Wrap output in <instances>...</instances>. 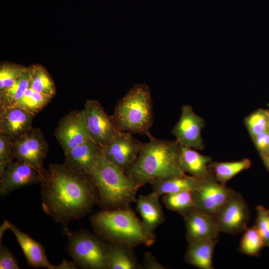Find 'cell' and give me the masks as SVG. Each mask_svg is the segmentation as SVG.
I'll list each match as a JSON object with an SVG mask.
<instances>
[{
	"label": "cell",
	"instance_id": "1",
	"mask_svg": "<svg viewBox=\"0 0 269 269\" xmlns=\"http://www.w3.org/2000/svg\"><path fill=\"white\" fill-rule=\"evenodd\" d=\"M40 184L43 211L63 226L84 217L98 201L97 189L90 175L65 162L49 164Z\"/></svg>",
	"mask_w": 269,
	"mask_h": 269
},
{
	"label": "cell",
	"instance_id": "2",
	"mask_svg": "<svg viewBox=\"0 0 269 269\" xmlns=\"http://www.w3.org/2000/svg\"><path fill=\"white\" fill-rule=\"evenodd\" d=\"M149 141L143 143L139 154L126 172L140 187L152 182L185 174L180 158L181 145L176 141L159 139L150 134Z\"/></svg>",
	"mask_w": 269,
	"mask_h": 269
},
{
	"label": "cell",
	"instance_id": "3",
	"mask_svg": "<svg viewBox=\"0 0 269 269\" xmlns=\"http://www.w3.org/2000/svg\"><path fill=\"white\" fill-rule=\"evenodd\" d=\"M96 234L104 240L130 247L150 246L155 240L153 232L129 207L104 209L90 218Z\"/></svg>",
	"mask_w": 269,
	"mask_h": 269
},
{
	"label": "cell",
	"instance_id": "4",
	"mask_svg": "<svg viewBox=\"0 0 269 269\" xmlns=\"http://www.w3.org/2000/svg\"><path fill=\"white\" fill-rule=\"evenodd\" d=\"M91 176L98 193V202L104 209L129 207L136 201L140 187L127 174L107 161L101 155Z\"/></svg>",
	"mask_w": 269,
	"mask_h": 269
},
{
	"label": "cell",
	"instance_id": "5",
	"mask_svg": "<svg viewBox=\"0 0 269 269\" xmlns=\"http://www.w3.org/2000/svg\"><path fill=\"white\" fill-rule=\"evenodd\" d=\"M153 116L148 87L136 84L117 102L111 117L120 131L148 136Z\"/></svg>",
	"mask_w": 269,
	"mask_h": 269
},
{
	"label": "cell",
	"instance_id": "6",
	"mask_svg": "<svg viewBox=\"0 0 269 269\" xmlns=\"http://www.w3.org/2000/svg\"><path fill=\"white\" fill-rule=\"evenodd\" d=\"M68 240L67 251L76 265L83 269H108L107 244L97 234L80 230L72 232L64 226Z\"/></svg>",
	"mask_w": 269,
	"mask_h": 269
},
{
	"label": "cell",
	"instance_id": "7",
	"mask_svg": "<svg viewBox=\"0 0 269 269\" xmlns=\"http://www.w3.org/2000/svg\"><path fill=\"white\" fill-rule=\"evenodd\" d=\"M48 148L42 131L32 127L26 134L13 140V156L17 161L34 167L42 174L45 170L43 162Z\"/></svg>",
	"mask_w": 269,
	"mask_h": 269
},
{
	"label": "cell",
	"instance_id": "8",
	"mask_svg": "<svg viewBox=\"0 0 269 269\" xmlns=\"http://www.w3.org/2000/svg\"><path fill=\"white\" fill-rule=\"evenodd\" d=\"M236 192L218 182L212 175L199 179L196 187L191 191L195 208L213 217Z\"/></svg>",
	"mask_w": 269,
	"mask_h": 269
},
{
	"label": "cell",
	"instance_id": "9",
	"mask_svg": "<svg viewBox=\"0 0 269 269\" xmlns=\"http://www.w3.org/2000/svg\"><path fill=\"white\" fill-rule=\"evenodd\" d=\"M83 111L91 139L100 147L107 145L121 132L98 101L87 100Z\"/></svg>",
	"mask_w": 269,
	"mask_h": 269
},
{
	"label": "cell",
	"instance_id": "10",
	"mask_svg": "<svg viewBox=\"0 0 269 269\" xmlns=\"http://www.w3.org/2000/svg\"><path fill=\"white\" fill-rule=\"evenodd\" d=\"M213 218L220 232L234 235L248 228L250 211L243 196L236 192Z\"/></svg>",
	"mask_w": 269,
	"mask_h": 269
},
{
	"label": "cell",
	"instance_id": "11",
	"mask_svg": "<svg viewBox=\"0 0 269 269\" xmlns=\"http://www.w3.org/2000/svg\"><path fill=\"white\" fill-rule=\"evenodd\" d=\"M142 144L131 133L121 132L107 145L100 148L107 161L126 173L136 159Z\"/></svg>",
	"mask_w": 269,
	"mask_h": 269
},
{
	"label": "cell",
	"instance_id": "12",
	"mask_svg": "<svg viewBox=\"0 0 269 269\" xmlns=\"http://www.w3.org/2000/svg\"><path fill=\"white\" fill-rule=\"evenodd\" d=\"M54 135L64 153L91 139L83 110H73L63 117Z\"/></svg>",
	"mask_w": 269,
	"mask_h": 269
},
{
	"label": "cell",
	"instance_id": "13",
	"mask_svg": "<svg viewBox=\"0 0 269 269\" xmlns=\"http://www.w3.org/2000/svg\"><path fill=\"white\" fill-rule=\"evenodd\" d=\"M206 122L190 105L182 107L180 118L172 130L176 140L182 146L203 150L205 145L201 131Z\"/></svg>",
	"mask_w": 269,
	"mask_h": 269
},
{
	"label": "cell",
	"instance_id": "14",
	"mask_svg": "<svg viewBox=\"0 0 269 269\" xmlns=\"http://www.w3.org/2000/svg\"><path fill=\"white\" fill-rule=\"evenodd\" d=\"M7 228L14 235L29 266L34 268L48 269H75L77 267L74 262L63 260L58 265H52L48 261L42 245L28 234L20 230L14 224L5 220Z\"/></svg>",
	"mask_w": 269,
	"mask_h": 269
},
{
	"label": "cell",
	"instance_id": "15",
	"mask_svg": "<svg viewBox=\"0 0 269 269\" xmlns=\"http://www.w3.org/2000/svg\"><path fill=\"white\" fill-rule=\"evenodd\" d=\"M42 174L34 167L13 160L0 175V194L6 196L17 189L40 183Z\"/></svg>",
	"mask_w": 269,
	"mask_h": 269
},
{
	"label": "cell",
	"instance_id": "16",
	"mask_svg": "<svg viewBox=\"0 0 269 269\" xmlns=\"http://www.w3.org/2000/svg\"><path fill=\"white\" fill-rule=\"evenodd\" d=\"M34 116L18 107L0 106V133L14 140L31 128Z\"/></svg>",
	"mask_w": 269,
	"mask_h": 269
},
{
	"label": "cell",
	"instance_id": "17",
	"mask_svg": "<svg viewBox=\"0 0 269 269\" xmlns=\"http://www.w3.org/2000/svg\"><path fill=\"white\" fill-rule=\"evenodd\" d=\"M187 241L218 239L220 231L211 215L195 208L183 216Z\"/></svg>",
	"mask_w": 269,
	"mask_h": 269
},
{
	"label": "cell",
	"instance_id": "18",
	"mask_svg": "<svg viewBox=\"0 0 269 269\" xmlns=\"http://www.w3.org/2000/svg\"><path fill=\"white\" fill-rule=\"evenodd\" d=\"M101 155V148L90 139L64 153L65 162L78 171L90 175Z\"/></svg>",
	"mask_w": 269,
	"mask_h": 269
},
{
	"label": "cell",
	"instance_id": "19",
	"mask_svg": "<svg viewBox=\"0 0 269 269\" xmlns=\"http://www.w3.org/2000/svg\"><path fill=\"white\" fill-rule=\"evenodd\" d=\"M218 239H201L188 241L184 259L200 269H214L213 255Z\"/></svg>",
	"mask_w": 269,
	"mask_h": 269
},
{
	"label": "cell",
	"instance_id": "20",
	"mask_svg": "<svg viewBox=\"0 0 269 269\" xmlns=\"http://www.w3.org/2000/svg\"><path fill=\"white\" fill-rule=\"evenodd\" d=\"M212 162L211 156L201 154L192 148L181 145L180 164L185 174L198 179L209 176L212 175L209 167Z\"/></svg>",
	"mask_w": 269,
	"mask_h": 269
},
{
	"label": "cell",
	"instance_id": "21",
	"mask_svg": "<svg viewBox=\"0 0 269 269\" xmlns=\"http://www.w3.org/2000/svg\"><path fill=\"white\" fill-rule=\"evenodd\" d=\"M159 197L158 194L152 191L149 194L140 195L136 200V209L142 221L152 232L164 220Z\"/></svg>",
	"mask_w": 269,
	"mask_h": 269
},
{
	"label": "cell",
	"instance_id": "22",
	"mask_svg": "<svg viewBox=\"0 0 269 269\" xmlns=\"http://www.w3.org/2000/svg\"><path fill=\"white\" fill-rule=\"evenodd\" d=\"M130 247L115 243L107 244L106 262L109 269H137L138 264Z\"/></svg>",
	"mask_w": 269,
	"mask_h": 269
},
{
	"label": "cell",
	"instance_id": "23",
	"mask_svg": "<svg viewBox=\"0 0 269 269\" xmlns=\"http://www.w3.org/2000/svg\"><path fill=\"white\" fill-rule=\"evenodd\" d=\"M199 179L185 174L152 182L153 192L159 196L183 191H192L196 187Z\"/></svg>",
	"mask_w": 269,
	"mask_h": 269
},
{
	"label": "cell",
	"instance_id": "24",
	"mask_svg": "<svg viewBox=\"0 0 269 269\" xmlns=\"http://www.w3.org/2000/svg\"><path fill=\"white\" fill-rule=\"evenodd\" d=\"M251 165V160L245 158L234 161H212L210 164L209 167L214 178L219 183L226 185L234 176L249 169Z\"/></svg>",
	"mask_w": 269,
	"mask_h": 269
},
{
	"label": "cell",
	"instance_id": "25",
	"mask_svg": "<svg viewBox=\"0 0 269 269\" xmlns=\"http://www.w3.org/2000/svg\"><path fill=\"white\" fill-rule=\"evenodd\" d=\"M32 72L31 66L9 88L0 92V106L8 107L14 105L29 88Z\"/></svg>",
	"mask_w": 269,
	"mask_h": 269
},
{
	"label": "cell",
	"instance_id": "26",
	"mask_svg": "<svg viewBox=\"0 0 269 269\" xmlns=\"http://www.w3.org/2000/svg\"><path fill=\"white\" fill-rule=\"evenodd\" d=\"M29 82V88L34 91L53 97L56 94L54 82L48 71L42 66L33 65Z\"/></svg>",
	"mask_w": 269,
	"mask_h": 269
},
{
	"label": "cell",
	"instance_id": "27",
	"mask_svg": "<svg viewBox=\"0 0 269 269\" xmlns=\"http://www.w3.org/2000/svg\"><path fill=\"white\" fill-rule=\"evenodd\" d=\"M162 201L167 208L183 216L195 208L191 191L164 194Z\"/></svg>",
	"mask_w": 269,
	"mask_h": 269
},
{
	"label": "cell",
	"instance_id": "28",
	"mask_svg": "<svg viewBox=\"0 0 269 269\" xmlns=\"http://www.w3.org/2000/svg\"><path fill=\"white\" fill-rule=\"evenodd\" d=\"M265 246L263 240L255 225L244 231L239 246L242 254L250 256H258Z\"/></svg>",
	"mask_w": 269,
	"mask_h": 269
},
{
	"label": "cell",
	"instance_id": "29",
	"mask_svg": "<svg viewBox=\"0 0 269 269\" xmlns=\"http://www.w3.org/2000/svg\"><path fill=\"white\" fill-rule=\"evenodd\" d=\"M52 97L34 91L28 88L23 96L13 106L18 107L36 115L51 101Z\"/></svg>",
	"mask_w": 269,
	"mask_h": 269
},
{
	"label": "cell",
	"instance_id": "30",
	"mask_svg": "<svg viewBox=\"0 0 269 269\" xmlns=\"http://www.w3.org/2000/svg\"><path fill=\"white\" fill-rule=\"evenodd\" d=\"M28 67L11 62H3L0 66V92L11 86Z\"/></svg>",
	"mask_w": 269,
	"mask_h": 269
},
{
	"label": "cell",
	"instance_id": "31",
	"mask_svg": "<svg viewBox=\"0 0 269 269\" xmlns=\"http://www.w3.org/2000/svg\"><path fill=\"white\" fill-rule=\"evenodd\" d=\"M244 123L252 139L260 132L269 129L268 115L264 109H258L247 116Z\"/></svg>",
	"mask_w": 269,
	"mask_h": 269
},
{
	"label": "cell",
	"instance_id": "32",
	"mask_svg": "<svg viewBox=\"0 0 269 269\" xmlns=\"http://www.w3.org/2000/svg\"><path fill=\"white\" fill-rule=\"evenodd\" d=\"M256 226L265 245L269 248V209L261 205L257 206Z\"/></svg>",
	"mask_w": 269,
	"mask_h": 269
},
{
	"label": "cell",
	"instance_id": "33",
	"mask_svg": "<svg viewBox=\"0 0 269 269\" xmlns=\"http://www.w3.org/2000/svg\"><path fill=\"white\" fill-rule=\"evenodd\" d=\"M13 141L10 137L0 133V175L4 171L7 165L13 160Z\"/></svg>",
	"mask_w": 269,
	"mask_h": 269
},
{
	"label": "cell",
	"instance_id": "34",
	"mask_svg": "<svg viewBox=\"0 0 269 269\" xmlns=\"http://www.w3.org/2000/svg\"><path fill=\"white\" fill-rule=\"evenodd\" d=\"M17 261L11 251L6 247L0 246V269H18Z\"/></svg>",
	"mask_w": 269,
	"mask_h": 269
},
{
	"label": "cell",
	"instance_id": "35",
	"mask_svg": "<svg viewBox=\"0 0 269 269\" xmlns=\"http://www.w3.org/2000/svg\"><path fill=\"white\" fill-rule=\"evenodd\" d=\"M252 140L262 158L268 156L269 152V129L257 134Z\"/></svg>",
	"mask_w": 269,
	"mask_h": 269
},
{
	"label": "cell",
	"instance_id": "36",
	"mask_svg": "<svg viewBox=\"0 0 269 269\" xmlns=\"http://www.w3.org/2000/svg\"><path fill=\"white\" fill-rule=\"evenodd\" d=\"M144 267L145 269H163V267L158 264L150 253H147L145 256Z\"/></svg>",
	"mask_w": 269,
	"mask_h": 269
},
{
	"label": "cell",
	"instance_id": "37",
	"mask_svg": "<svg viewBox=\"0 0 269 269\" xmlns=\"http://www.w3.org/2000/svg\"><path fill=\"white\" fill-rule=\"evenodd\" d=\"M262 159L266 166L267 167L268 169L269 170V155L264 157L262 158Z\"/></svg>",
	"mask_w": 269,
	"mask_h": 269
},
{
	"label": "cell",
	"instance_id": "38",
	"mask_svg": "<svg viewBox=\"0 0 269 269\" xmlns=\"http://www.w3.org/2000/svg\"><path fill=\"white\" fill-rule=\"evenodd\" d=\"M267 114L268 117V122H269V110H266Z\"/></svg>",
	"mask_w": 269,
	"mask_h": 269
},
{
	"label": "cell",
	"instance_id": "39",
	"mask_svg": "<svg viewBox=\"0 0 269 269\" xmlns=\"http://www.w3.org/2000/svg\"><path fill=\"white\" fill-rule=\"evenodd\" d=\"M269 154H268V156H269Z\"/></svg>",
	"mask_w": 269,
	"mask_h": 269
}]
</instances>
